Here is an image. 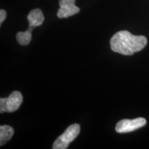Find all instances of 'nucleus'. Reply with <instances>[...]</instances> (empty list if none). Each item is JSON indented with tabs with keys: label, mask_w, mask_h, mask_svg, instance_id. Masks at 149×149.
Here are the masks:
<instances>
[{
	"label": "nucleus",
	"mask_w": 149,
	"mask_h": 149,
	"mask_svg": "<svg viewBox=\"0 0 149 149\" xmlns=\"http://www.w3.org/2000/svg\"><path fill=\"white\" fill-rule=\"evenodd\" d=\"M13 134L14 129L10 126L3 125L0 126V145L3 146L8 142Z\"/></svg>",
	"instance_id": "obj_7"
},
{
	"label": "nucleus",
	"mask_w": 149,
	"mask_h": 149,
	"mask_svg": "<svg viewBox=\"0 0 149 149\" xmlns=\"http://www.w3.org/2000/svg\"><path fill=\"white\" fill-rule=\"evenodd\" d=\"M75 0H59V8L57 15L59 18H67L78 13L80 9L74 4Z\"/></svg>",
	"instance_id": "obj_5"
},
{
	"label": "nucleus",
	"mask_w": 149,
	"mask_h": 149,
	"mask_svg": "<svg viewBox=\"0 0 149 149\" xmlns=\"http://www.w3.org/2000/svg\"><path fill=\"white\" fill-rule=\"evenodd\" d=\"M23 102L22 93L13 91L8 97L0 99V113H13L16 111Z\"/></svg>",
	"instance_id": "obj_3"
},
{
	"label": "nucleus",
	"mask_w": 149,
	"mask_h": 149,
	"mask_svg": "<svg viewBox=\"0 0 149 149\" xmlns=\"http://www.w3.org/2000/svg\"><path fill=\"white\" fill-rule=\"evenodd\" d=\"M110 44L115 53L131 55L146 46L147 39L143 35H134L127 31H121L112 37Z\"/></svg>",
	"instance_id": "obj_1"
},
{
	"label": "nucleus",
	"mask_w": 149,
	"mask_h": 149,
	"mask_svg": "<svg viewBox=\"0 0 149 149\" xmlns=\"http://www.w3.org/2000/svg\"><path fill=\"white\" fill-rule=\"evenodd\" d=\"M80 132V126L73 124L68 126L63 134L56 139L53 145V149H66L74 140Z\"/></svg>",
	"instance_id": "obj_2"
},
{
	"label": "nucleus",
	"mask_w": 149,
	"mask_h": 149,
	"mask_svg": "<svg viewBox=\"0 0 149 149\" xmlns=\"http://www.w3.org/2000/svg\"><path fill=\"white\" fill-rule=\"evenodd\" d=\"M34 28L29 26L25 32H19L16 35L17 41L20 45L26 46L29 44L32 39V31Z\"/></svg>",
	"instance_id": "obj_8"
},
{
	"label": "nucleus",
	"mask_w": 149,
	"mask_h": 149,
	"mask_svg": "<svg viewBox=\"0 0 149 149\" xmlns=\"http://www.w3.org/2000/svg\"><path fill=\"white\" fill-rule=\"evenodd\" d=\"M27 19L29 23V26L35 28L43 24L44 21V16L40 9L36 8L33 9L29 13Z\"/></svg>",
	"instance_id": "obj_6"
},
{
	"label": "nucleus",
	"mask_w": 149,
	"mask_h": 149,
	"mask_svg": "<svg viewBox=\"0 0 149 149\" xmlns=\"http://www.w3.org/2000/svg\"><path fill=\"white\" fill-rule=\"evenodd\" d=\"M146 120L143 117L133 119V120H122L117 122L115 126V130L119 133H126L133 131L146 125Z\"/></svg>",
	"instance_id": "obj_4"
},
{
	"label": "nucleus",
	"mask_w": 149,
	"mask_h": 149,
	"mask_svg": "<svg viewBox=\"0 0 149 149\" xmlns=\"http://www.w3.org/2000/svg\"><path fill=\"white\" fill-rule=\"evenodd\" d=\"M6 17V12L3 9H1L0 10V24H2L4 21Z\"/></svg>",
	"instance_id": "obj_9"
}]
</instances>
